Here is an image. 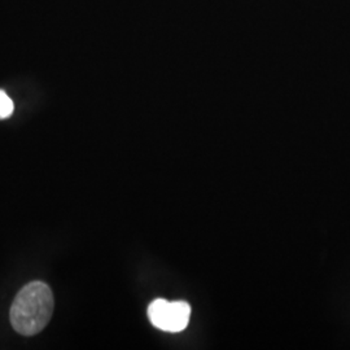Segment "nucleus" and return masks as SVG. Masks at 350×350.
<instances>
[{"mask_svg":"<svg viewBox=\"0 0 350 350\" xmlns=\"http://www.w3.org/2000/svg\"><path fill=\"white\" fill-rule=\"evenodd\" d=\"M53 295L43 282H31L23 288L11 308L13 328L24 336H34L49 325L53 313Z\"/></svg>","mask_w":350,"mask_h":350,"instance_id":"obj_1","label":"nucleus"},{"mask_svg":"<svg viewBox=\"0 0 350 350\" xmlns=\"http://www.w3.org/2000/svg\"><path fill=\"white\" fill-rule=\"evenodd\" d=\"M152 325L166 332H180L187 327L191 317V306L185 301L157 299L148 308Z\"/></svg>","mask_w":350,"mask_h":350,"instance_id":"obj_2","label":"nucleus"},{"mask_svg":"<svg viewBox=\"0 0 350 350\" xmlns=\"http://www.w3.org/2000/svg\"><path fill=\"white\" fill-rule=\"evenodd\" d=\"M13 108L11 98L4 91H0V120L10 117L13 113Z\"/></svg>","mask_w":350,"mask_h":350,"instance_id":"obj_3","label":"nucleus"}]
</instances>
